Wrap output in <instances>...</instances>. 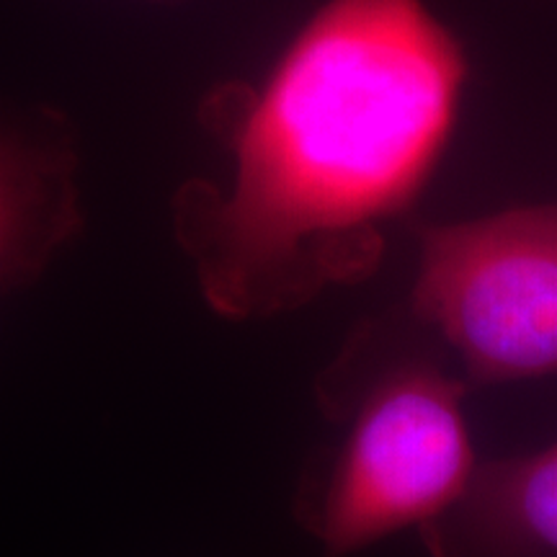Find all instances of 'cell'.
Instances as JSON below:
<instances>
[{"label": "cell", "instance_id": "obj_1", "mask_svg": "<svg viewBox=\"0 0 557 557\" xmlns=\"http://www.w3.org/2000/svg\"><path fill=\"white\" fill-rule=\"evenodd\" d=\"M462 83V47L421 0H329L261 88L214 90L205 122L233 171L173 199L209 308L274 318L372 276L447 148Z\"/></svg>", "mask_w": 557, "mask_h": 557}, {"label": "cell", "instance_id": "obj_2", "mask_svg": "<svg viewBox=\"0 0 557 557\" xmlns=\"http://www.w3.org/2000/svg\"><path fill=\"white\" fill-rule=\"evenodd\" d=\"M462 393V382L426 361L372 382L329 468L297 496L299 524L323 557H346L406 527H426L462 496L478 468Z\"/></svg>", "mask_w": 557, "mask_h": 557}, {"label": "cell", "instance_id": "obj_3", "mask_svg": "<svg viewBox=\"0 0 557 557\" xmlns=\"http://www.w3.org/2000/svg\"><path fill=\"white\" fill-rule=\"evenodd\" d=\"M416 315L475 385L557 374V205L418 230Z\"/></svg>", "mask_w": 557, "mask_h": 557}, {"label": "cell", "instance_id": "obj_4", "mask_svg": "<svg viewBox=\"0 0 557 557\" xmlns=\"http://www.w3.org/2000/svg\"><path fill=\"white\" fill-rule=\"evenodd\" d=\"M78 171L60 114L0 116V292L37 282L81 235Z\"/></svg>", "mask_w": 557, "mask_h": 557}, {"label": "cell", "instance_id": "obj_5", "mask_svg": "<svg viewBox=\"0 0 557 557\" xmlns=\"http://www.w3.org/2000/svg\"><path fill=\"white\" fill-rule=\"evenodd\" d=\"M421 537L429 557H557V442L478 465Z\"/></svg>", "mask_w": 557, "mask_h": 557}]
</instances>
